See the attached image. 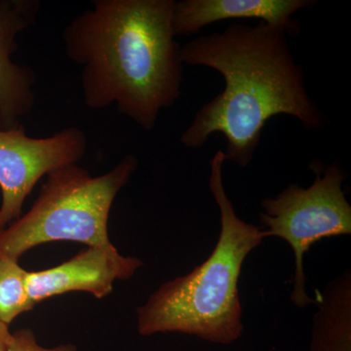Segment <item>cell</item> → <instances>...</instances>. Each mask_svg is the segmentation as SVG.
Returning a JSON list of instances; mask_svg holds the SVG:
<instances>
[{
	"instance_id": "1",
	"label": "cell",
	"mask_w": 351,
	"mask_h": 351,
	"mask_svg": "<svg viewBox=\"0 0 351 351\" xmlns=\"http://www.w3.org/2000/svg\"><path fill=\"white\" fill-rule=\"evenodd\" d=\"M288 36L282 27L263 22L233 23L182 46V63L213 69L225 80L223 91L200 108L182 133V145L200 149L212 134H223L226 161L246 168L272 117H294L307 130L326 127V117L307 93Z\"/></svg>"
},
{
	"instance_id": "2",
	"label": "cell",
	"mask_w": 351,
	"mask_h": 351,
	"mask_svg": "<svg viewBox=\"0 0 351 351\" xmlns=\"http://www.w3.org/2000/svg\"><path fill=\"white\" fill-rule=\"evenodd\" d=\"M175 0H94L64 27V52L82 68L85 106L152 131L181 96L184 63L175 40Z\"/></svg>"
},
{
	"instance_id": "3",
	"label": "cell",
	"mask_w": 351,
	"mask_h": 351,
	"mask_svg": "<svg viewBox=\"0 0 351 351\" xmlns=\"http://www.w3.org/2000/svg\"><path fill=\"white\" fill-rule=\"evenodd\" d=\"M226 156L210 161L209 188L219 210L221 232L210 257L186 276L168 281L137 309L141 336L181 332L230 345L243 332L239 282L242 267L265 237L258 226L235 213L223 184Z\"/></svg>"
},
{
	"instance_id": "4",
	"label": "cell",
	"mask_w": 351,
	"mask_h": 351,
	"mask_svg": "<svg viewBox=\"0 0 351 351\" xmlns=\"http://www.w3.org/2000/svg\"><path fill=\"white\" fill-rule=\"evenodd\" d=\"M138 163L128 154L97 177L77 164L51 173L29 212L0 232V258L19 261L25 252L53 241L112 243L108 223L113 201Z\"/></svg>"
},
{
	"instance_id": "5",
	"label": "cell",
	"mask_w": 351,
	"mask_h": 351,
	"mask_svg": "<svg viewBox=\"0 0 351 351\" xmlns=\"http://www.w3.org/2000/svg\"><path fill=\"white\" fill-rule=\"evenodd\" d=\"M311 169L315 180L308 189L291 184L276 197L261 202L265 210L260 213L265 239H282L294 252L291 302L299 308L314 304L306 290L304 255L320 240L351 233V205L343 189L346 175L341 164L322 170L319 161H313Z\"/></svg>"
},
{
	"instance_id": "6",
	"label": "cell",
	"mask_w": 351,
	"mask_h": 351,
	"mask_svg": "<svg viewBox=\"0 0 351 351\" xmlns=\"http://www.w3.org/2000/svg\"><path fill=\"white\" fill-rule=\"evenodd\" d=\"M87 145L76 126L46 138L29 137L21 124L0 129V232L22 216L25 198L41 178L80 162Z\"/></svg>"
},
{
	"instance_id": "7",
	"label": "cell",
	"mask_w": 351,
	"mask_h": 351,
	"mask_svg": "<svg viewBox=\"0 0 351 351\" xmlns=\"http://www.w3.org/2000/svg\"><path fill=\"white\" fill-rule=\"evenodd\" d=\"M143 265L137 258L120 255L112 243L88 246L58 267L27 271V295L34 306L49 298L76 291L103 299L112 294L115 281L131 278Z\"/></svg>"
},
{
	"instance_id": "8",
	"label": "cell",
	"mask_w": 351,
	"mask_h": 351,
	"mask_svg": "<svg viewBox=\"0 0 351 351\" xmlns=\"http://www.w3.org/2000/svg\"><path fill=\"white\" fill-rule=\"evenodd\" d=\"M39 0H0V129L20 125L36 104V78L29 66L15 63L18 38L38 21Z\"/></svg>"
},
{
	"instance_id": "9",
	"label": "cell",
	"mask_w": 351,
	"mask_h": 351,
	"mask_svg": "<svg viewBox=\"0 0 351 351\" xmlns=\"http://www.w3.org/2000/svg\"><path fill=\"white\" fill-rule=\"evenodd\" d=\"M315 4L311 0H181L175 2L173 31L175 36H193L221 21L258 19L297 36L300 24L293 15Z\"/></svg>"
},
{
	"instance_id": "10",
	"label": "cell",
	"mask_w": 351,
	"mask_h": 351,
	"mask_svg": "<svg viewBox=\"0 0 351 351\" xmlns=\"http://www.w3.org/2000/svg\"><path fill=\"white\" fill-rule=\"evenodd\" d=\"M313 334L307 351H351V274L346 270L316 291Z\"/></svg>"
},
{
	"instance_id": "11",
	"label": "cell",
	"mask_w": 351,
	"mask_h": 351,
	"mask_svg": "<svg viewBox=\"0 0 351 351\" xmlns=\"http://www.w3.org/2000/svg\"><path fill=\"white\" fill-rule=\"evenodd\" d=\"M27 274L19 261L0 258V320L8 326L34 307L27 295Z\"/></svg>"
},
{
	"instance_id": "12",
	"label": "cell",
	"mask_w": 351,
	"mask_h": 351,
	"mask_svg": "<svg viewBox=\"0 0 351 351\" xmlns=\"http://www.w3.org/2000/svg\"><path fill=\"white\" fill-rule=\"evenodd\" d=\"M12 341L6 351H76L75 346L60 345L45 348L39 345L34 332L29 329H21L12 332Z\"/></svg>"
},
{
	"instance_id": "13",
	"label": "cell",
	"mask_w": 351,
	"mask_h": 351,
	"mask_svg": "<svg viewBox=\"0 0 351 351\" xmlns=\"http://www.w3.org/2000/svg\"><path fill=\"white\" fill-rule=\"evenodd\" d=\"M13 334L8 325L0 320V351H6L12 341Z\"/></svg>"
}]
</instances>
